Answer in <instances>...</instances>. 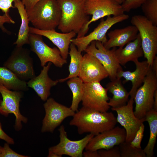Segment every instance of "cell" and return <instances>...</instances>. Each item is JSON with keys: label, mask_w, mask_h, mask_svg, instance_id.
Instances as JSON below:
<instances>
[{"label": "cell", "mask_w": 157, "mask_h": 157, "mask_svg": "<svg viewBox=\"0 0 157 157\" xmlns=\"http://www.w3.org/2000/svg\"><path fill=\"white\" fill-rule=\"evenodd\" d=\"M26 11L29 22L34 27L40 30L55 29L61 17L56 0H40Z\"/></svg>", "instance_id": "3"}, {"label": "cell", "mask_w": 157, "mask_h": 157, "mask_svg": "<svg viewBox=\"0 0 157 157\" xmlns=\"http://www.w3.org/2000/svg\"><path fill=\"white\" fill-rule=\"evenodd\" d=\"M129 16L124 13L118 16H109L105 20L102 18L100 23L94 30L86 35L71 40L72 43L77 47L78 51H85L87 47L93 41H99L104 44L107 41L106 34L114 25L128 19Z\"/></svg>", "instance_id": "8"}, {"label": "cell", "mask_w": 157, "mask_h": 157, "mask_svg": "<svg viewBox=\"0 0 157 157\" xmlns=\"http://www.w3.org/2000/svg\"><path fill=\"white\" fill-rule=\"evenodd\" d=\"M134 98L131 97L125 105L111 110L117 114V122L123 126L126 132L125 142H130L133 139L141 125L145 121V117L139 119L135 115L133 110Z\"/></svg>", "instance_id": "15"}, {"label": "cell", "mask_w": 157, "mask_h": 157, "mask_svg": "<svg viewBox=\"0 0 157 157\" xmlns=\"http://www.w3.org/2000/svg\"><path fill=\"white\" fill-rule=\"evenodd\" d=\"M47 156L48 157H60L59 155L50 151H49V154Z\"/></svg>", "instance_id": "42"}, {"label": "cell", "mask_w": 157, "mask_h": 157, "mask_svg": "<svg viewBox=\"0 0 157 157\" xmlns=\"http://www.w3.org/2000/svg\"><path fill=\"white\" fill-rule=\"evenodd\" d=\"M52 64L49 62L47 65L43 66L40 74L30 79L26 82L28 87L33 89L42 100L46 101L50 94L52 87L59 82L58 80H52L48 75V72Z\"/></svg>", "instance_id": "19"}, {"label": "cell", "mask_w": 157, "mask_h": 157, "mask_svg": "<svg viewBox=\"0 0 157 157\" xmlns=\"http://www.w3.org/2000/svg\"><path fill=\"white\" fill-rule=\"evenodd\" d=\"M99 157H121L118 145H116L107 149L97 151Z\"/></svg>", "instance_id": "32"}, {"label": "cell", "mask_w": 157, "mask_h": 157, "mask_svg": "<svg viewBox=\"0 0 157 157\" xmlns=\"http://www.w3.org/2000/svg\"><path fill=\"white\" fill-rule=\"evenodd\" d=\"M138 33V29L133 25L115 29L108 33L109 39L104 45L107 49L116 47L123 48L125 44L136 39Z\"/></svg>", "instance_id": "21"}, {"label": "cell", "mask_w": 157, "mask_h": 157, "mask_svg": "<svg viewBox=\"0 0 157 157\" xmlns=\"http://www.w3.org/2000/svg\"><path fill=\"white\" fill-rule=\"evenodd\" d=\"M115 53L119 63L123 66L129 61L134 62L143 56L144 53L138 33L136 39L126 44L124 47L116 48Z\"/></svg>", "instance_id": "22"}, {"label": "cell", "mask_w": 157, "mask_h": 157, "mask_svg": "<svg viewBox=\"0 0 157 157\" xmlns=\"http://www.w3.org/2000/svg\"><path fill=\"white\" fill-rule=\"evenodd\" d=\"M26 10L33 7L36 3L40 0H21Z\"/></svg>", "instance_id": "38"}, {"label": "cell", "mask_w": 157, "mask_h": 157, "mask_svg": "<svg viewBox=\"0 0 157 157\" xmlns=\"http://www.w3.org/2000/svg\"><path fill=\"white\" fill-rule=\"evenodd\" d=\"M69 54L70 57V61L69 66V74L66 78L59 79L60 82H63L70 78L78 76L81 68L83 59L81 52L78 51L75 45L71 43Z\"/></svg>", "instance_id": "27"}, {"label": "cell", "mask_w": 157, "mask_h": 157, "mask_svg": "<svg viewBox=\"0 0 157 157\" xmlns=\"http://www.w3.org/2000/svg\"><path fill=\"white\" fill-rule=\"evenodd\" d=\"M43 106L45 115L42 121V133H53L66 118L73 117L75 113L70 108L58 103L51 98L48 99Z\"/></svg>", "instance_id": "12"}, {"label": "cell", "mask_w": 157, "mask_h": 157, "mask_svg": "<svg viewBox=\"0 0 157 157\" xmlns=\"http://www.w3.org/2000/svg\"><path fill=\"white\" fill-rule=\"evenodd\" d=\"M9 144L6 142L2 147L0 157H27L28 156L19 154L12 150L9 147Z\"/></svg>", "instance_id": "34"}, {"label": "cell", "mask_w": 157, "mask_h": 157, "mask_svg": "<svg viewBox=\"0 0 157 157\" xmlns=\"http://www.w3.org/2000/svg\"><path fill=\"white\" fill-rule=\"evenodd\" d=\"M126 132L118 126L94 135L85 148V150L98 151L107 149L125 142Z\"/></svg>", "instance_id": "16"}, {"label": "cell", "mask_w": 157, "mask_h": 157, "mask_svg": "<svg viewBox=\"0 0 157 157\" xmlns=\"http://www.w3.org/2000/svg\"><path fill=\"white\" fill-rule=\"evenodd\" d=\"M29 51L22 47H15L4 66L12 71L19 79L26 81L35 76L32 58Z\"/></svg>", "instance_id": "7"}, {"label": "cell", "mask_w": 157, "mask_h": 157, "mask_svg": "<svg viewBox=\"0 0 157 157\" xmlns=\"http://www.w3.org/2000/svg\"><path fill=\"white\" fill-rule=\"evenodd\" d=\"M121 78H117L108 83L106 85L108 91L113 94L109 98L108 104L113 108H117L126 105L130 96L122 83Z\"/></svg>", "instance_id": "23"}, {"label": "cell", "mask_w": 157, "mask_h": 157, "mask_svg": "<svg viewBox=\"0 0 157 157\" xmlns=\"http://www.w3.org/2000/svg\"><path fill=\"white\" fill-rule=\"evenodd\" d=\"M108 76L107 71L96 58L87 53L84 55L78 76L84 83L100 82Z\"/></svg>", "instance_id": "17"}, {"label": "cell", "mask_w": 157, "mask_h": 157, "mask_svg": "<svg viewBox=\"0 0 157 157\" xmlns=\"http://www.w3.org/2000/svg\"><path fill=\"white\" fill-rule=\"evenodd\" d=\"M153 109L157 111V90L155 91L154 94Z\"/></svg>", "instance_id": "41"}, {"label": "cell", "mask_w": 157, "mask_h": 157, "mask_svg": "<svg viewBox=\"0 0 157 157\" xmlns=\"http://www.w3.org/2000/svg\"><path fill=\"white\" fill-rule=\"evenodd\" d=\"M0 84L10 90L22 91L28 90L25 81L19 79L12 71L4 66L0 67Z\"/></svg>", "instance_id": "25"}, {"label": "cell", "mask_w": 157, "mask_h": 157, "mask_svg": "<svg viewBox=\"0 0 157 157\" xmlns=\"http://www.w3.org/2000/svg\"><path fill=\"white\" fill-rule=\"evenodd\" d=\"M134 63L136 67L134 71H124L122 70L118 72L117 76V78H124L125 82L129 81L131 82L132 86L129 92L131 97L133 98L137 90L143 83L151 67L147 60L139 62L137 60Z\"/></svg>", "instance_id": "20"}, {"label": "cell", "mask_w": 157, "mask_h": 157, "mask_svg": "<svg viewBox=\"0 0 157 157\" xmlns=\"http://www.w3.org/2000/svg\"><path fill=\"white\" fill-rule=\"evenodd\" d=\"M141 6L144 16L157 26V0H147Z\"/></svg>", "instance_id": "29"}, {"label": "cell", "mask_w": 157, "mask_h": 157, "mask_svg": "<svg viewBox=\"0 0 157 157\" xmlns=\"http://www.w3.org/2000/svg\"><path fill=\"white\" fill-rule=\"evenodd\" d=\"M83 155L84 157H99L97 151L86 150L83 152Z\"/></svg>", "instance_id": "39"}, {"label": "cell", "mask_w": 157, "mask_h": 157, "mask_svg": "<svg viewBox=\"0 0 157 157\" xmlns=\"http://www.w3.org/2000/svg\"><path fill=\"white\" fill-rule=\"evenodd\" d=\"M108 91L99 81L84 83L83 106L102 112H107L110 107Z\"/></svg>", "instance_id": "10"}, {"label": "cell", "mask_w": 157, "mask_h": 157, "mask_svg": "<svg viewBox=\"0 0 157 157\" xmlns=\"http://www.w3.org/2000/svg\"><path fill=\"white\" fill-rule=\"evenodd\" d=\"M124 0H116L119 3L121 4Z\"/></svg>", "instance_id": "43"}, {"label": "cell", "mask_w": 157, "mask_h": 157, "mask_svg": "<svg viewBox=\"0 0 157 157\" xmlns=\"http://www.w3.org/2000/svg\"><path fill=\"white\" fill-rule=\"evenodd\" d=\"M28 44L31 50L39 58L42 67L47 62H50L56 67H62L67 63V60L62 57L58 48L49 47L44 42L41 35L30 33Z\"/></svg>", "instance_id": "13"}, {"label": "cell", "mask_w": 157, "mask_h": 157, "mask_svg": "<svg viewBox=\"0 0 157 157\" xmlns=\"http://www.w3.org/2000/svg\"><path fill=\"white\" fill-rule=\"evenodd\" d=\"M60 141L57 145L50 147L49 151L62 157L65 155L72 157H82L83 150L92 138L94 136L90 133L79 140L72 141L69 139L67 132L63 125L58 129Z\"/></svg>", "instance_id": "14"}, {"label": "cell", "mask_w": 157, "mask_h": 157, "mask_svg": "<svg viewBox=\"0 0 157 157\" xmlns=\"http://www.w3.org/2000/svg\"><path fill=\"white\" fill-rule=\"evenodd\" d=\"M145 126L143 123L140 126L133 140L130 142L133 147L138 148H141V143L143 137Z\"/></svg>", "instance_id": "33"}, {"label": "cell", "mask_w": 157, "mask_h": 157, "mask_svg": "<svg viewBox=\"0 0 157 157\" xmlns=\"http://www.w3.org/2000/svg\"><path fill=\"white\" fill-rule=\"evenodd\" d=\"M0 93L2 99L0 100V113L5 117L10 114L15 116L14 128L19 131L22 128V122L26 123L27 118L22 115L19 110V103L23 94L22 91H12L0 84Z\"/></svg>", "instance_id": "11"}, {"label": "cell", "mask_w": 157, "mask_h": 157, "mask_svg": "<svg viewBox=\"0 0 157 157\" xmlns=\"http://www.w3.org/2000/svg\"><path fill=\"white\" fill-rule=\"evenodd\" d=\"M69 124L76 126L79 134L89 133L94 135L113 129L117 123L111 112H101L83 107L75 113Z\"/></svg>", "instance_id": "1"}, {"label": "cell", "mask_w": 157, "mask_h": 157, "mask_svg": "<svg viewBox=\"0 0 157 157\" xmlns=\"http://www.w3.org/2000/svg\"><path fill=\"white\" fill-rule=\"evenodd\" d=\"M107 49L99 41H93L87 47L85 51L96 58L102 64L111 81L117 78L118 72L123 70L115 56L116 47Z\"/></svg>", "instance_id": "9"}, {"label": "cell", "mask_w": 157, "mask_h": 157, "mask_svg": "<svg viewBox=\"0 0 157 157\" xmlns=\"http://www.w3.org/2000/svg\"><path fill=\"white\" fill-rule=\"evenodd\" d=\"M0 139L5 140L9 144H13L14 143L13 139L7 135L2 130L0 122Z\"/></svg>", "instance_id": "37"}, {"label": "cell", "mask_w": 157, "mask_h": 157, "mask_svg": "<svg viewBox=\"0 0 157 157\" xmlns=\"http://www.w3.org/2000/svg\"><path fill=\"white\" fill-rule=\"evenodd\" d=\"M2 147H1L0 145V154H1V151H2Z\"/></svg>", "instance_id": "44"}, {"label": "cell", "mask_w": 157, "mask_h": 157, "mask_svg": "<svg viewBox=\"0 0 157 157\" xmlns=\"http://www.w3.org/2000/svg\"><path fill=\"white\" fill-rule=\"evenodd\" d=\"M9 23L15 24V22L11 18L9 14H4L2 15H0V28L4 32H7L3 26L4 24Z\"/></svg>", "instance_id": "36"}, {"label": "cell", "mask_w": 157, "mask_h": 157, "mask_svg": "<svg viewBox=\"0 0 157 157\" xmlns=\"http://www.w3.org/2000/svg\"><path fill=\"white\" fill-rule=\"evenodd\" d=\"M61 10L58 29L63 33L78 34L90 20L86 13V0H56Z\"/></svg>", "instance_id": "2"}, {"label": "cell", "mask_w": 157, "mask_h": 157, "mask_svg": "<svg viewBox=\"0 0 157 157\" xmlns=\"http://www.w3.org/2000/svg\"><path fill=\"white\" fill-rule=\"evenodd\" d=\"M131 22L138 29L144 56L151 67L157 53V26L141 15L132 16Z\"/></svg>", "instance_id": "4"}, {"label": "cell", "mask_w": 157, "mask_h": 157, "mask_svg": "<svg viewBox=\"0 0 157 157\" xmlns=\"http://www.w3.org/2000/svg\"><path fill=\"white\" fill-rule=\"evenodd\" d=\"M145 117L149 125L150 136L148 142L143 150L146 157H152L157 135V111L153 109L147 113Z\"/></svg>", "instance_id": "26"}, {"label": "cell", "mask_w": 157, "mask_h": 157, "mask_svg": "<svg viewBox=\"0 0 157 157\" xmlns=\"http://www.w3.org/2000/svg\"><path fill=\"white\" fill-rule=\"evenodd\" d=\"M85 9L87 14L92 15V17L78 34V38L85 35L91 23L105 16H118L124 12L121 4L116 0H86Z\"/></svg>", "instance_id": "6"}, {"label": "cell", "mask_w": 157, "mask_h": 157, "mask_svg": "<svg viewBox=\"0 0 157 157\" xmlns=\"http://www.w3.org/2000/svg\"><path fill=\"white\" fill-rule=\"evenodd\" d=\"M157 90V75L151 66L143 81L137 90L134 97L135 116L139 119L145 117L147 113L153 109L154 96Z\"/></svg>", "instance_id": "5"}, {"label": "cell", "mask_w": 157, "mask_h": 157, "mask_svg": "<svg viewBox=\"0 0 157 157\" xmlns=\"http://www.w3.org/2000/svg\"><path fill=\"white\" fill-rule=\"evenodd\" d=\"M69 79L67 84L72 93V103L70 108L76 112L78 110L79 104L83 96L84 83L78 76Z\"/></svg>", "instance_id": "28"}, {"label": "cell", "mask_w": 157, "mask_h": 157, "mask_svg": "<svg viewBox=\"0 0 157 157\" xmlns=\"http://www.w3.org/2000/svg\"><path fill=\"white\" fill-rule=\"evenodd\" d=\"M18 0H0V9L6 14H9L10 8H15L12 3L15 1Z\"/></svg>", "instance_id": "35"}, {"label": "cell", "mask_w": 157, "mask_h": 157, "mask_svg": "<svg viewBox=\"0 0 157 157\" xmlns=\"http://www.w3.org/2000/svg\"><path fill=\"white\" fill-rule=\"evenodd\" d=\"M154 72L157 75V56H156L154 59L151 67Z\"/></svg>", "instance_id": "40"}, {"label": "cell", "mask_w": 157, "mask_h": 157, "mask_svg": "<svg viewBox=\"0 0 157 157\" xmlns=\"http://www.w3.org/2000/svg\"><path fill=\"white\" fill-rule=\"evenodd\" d=\"M14 3V6L17 9L20 17L21 22L17 39L13 44L17 47H22L24 44L29 43V21L26 10L21 0H17Z\"/></svg>", "instance_id": "24"}, {"label": "cell", "mask_w": 157, "mask_h": 157, "mask_svg": "<svg viewBox=\"0 0 157 157\" xmlns=\"http://www.w3.org/2000/svg\"><path fill=\"white\" fill-rule=\"evenodd\" d=\"M147 0H124L121 4L124 12H129L136 9Z\"/></svg>", "instance_id": "31"}, {"label": "cell", "mask_w": 157, "mask_h": 157, "mask_svg": "<svg viewBox=\"0 0 157 157\" xmlns=\"http://www.w3.org/2000/svg\"><path fill=\"white\" fill-rule=\"evenodd\" d=\"M29 32L44 36L48 38L56 46L62 57L66 60L69 54V49L71 43V40L76 34L74 31L61 33L57 32L55 29L43 30L31 27H30Z\"/></svg>", "instance_id": "18"}, {"label": "cell", "mask_w": 157, "mask_h": 157, "mask_svg": "<svg viewBox=\"0 0 157 157\" xmlns=\"http://www.w3.org/2000/svg\"><path fill=\"white\" fill-rule=\"evenodd\" d=\"M121 157H146L143 149L132 146L124 142L119 145Z\"/></svg>", "instance_id": "30"}]
</instances>
